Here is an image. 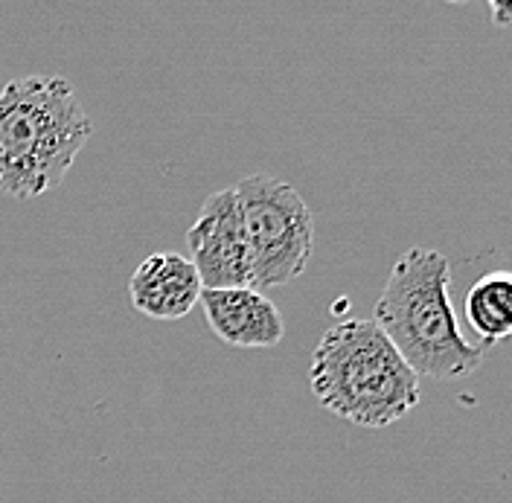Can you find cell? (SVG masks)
Wrapping results in <instances>:
<instances>
[{
	"label": "cell",
	"instance_id": "1",
	"mask_svg": "<svg viewBox=\"0 0 512 503\" xmlns=\"http://www.w3.org/2000/svg\"><path fill=\"white\" fill-rule=\"evenodd\" d=\"M91 134L94 123L67 79H12L0 91V192L27 201L62 187Z\"/></svg>",
	"mask_w": 512,
	"mask_h": 503
},
{
	"label": "cell",
	"instance_id": "2",
	"mask_svg": "<svg viewBox=\"0 0 512 503\" xmlns=\"http://www.w3.org/2000/svg\"><path fill=\"white\" fill-rule=\"evenodd\" d=\"M451 265L434 248L405 251L376 303V326L416 376L457 381L483 364V349L466 341L451 306Z\"/></svg>",
	"mask_w": 512,
	"mask_h": 503
},
{
	"label": "cell",
	"instance_id": "3",
	"mask_svg": "<svg viewBox=\"0 0 512 503\" xmlns=\"http://www.w3.org/2000/svg\"><path fill=\"white\" fill-rule=\"evenodd\" d=\"M309 384L323 408L361 428H387L419 405V376L367 317L341 320L323 332Z\"/></svg>",
	"mask_w": 512,
	"mask_h": 503
},
{
	"label": "cell",
	"instance_id": "4",
	"mask_svg": "<svg viewBox=\"0 0 512 503\" xmlns=\"http://www.w3.org/2000/svg\"><path fill=\"white\" fill-rule=\"evenodd\" d=\"M233 189L248 239L251 288L291 285L309 268L315 251V216L309 204L288 181L265 172L242 178Z\"/></svg>",
	"mask_w": 512,
	"mask_h": 503
},
{
	"label": "cell",
	"instance_id": "5",
	"mask_svg": "<svg viewBox=\"0 0 512 503\" xmlns=\"http://www.w3.org/2000/svg\"><path fill=\"white\" fill-rule=\"evenodd\" d=\"M187 245L201 288H251V256L236 189H219L201 204L187 230Z\"/></svg>",
	"mask_w": 512,
	"mask_h": 503
},
{
	"label": "cell",
	"instance_id": "6",
	"mask_svg": "<svg viewBox=\"0 0 512 503\" xmlns=\"http://www.w3.org/2000/svg\"><path fill=\"white\" fill-rule=\"evenodd\" d=\"M216 338L236 349H271L283 341L286 320L256 288H201L198 297Z\"/></svg>",
	"mask_w": 512,
	"mask_h": 503
},
{
	"label": "cell",
	"instance_id": "7",
	"mask_svg": "<svg viewBox=\"0 0 512 503\" xmlns=\"http://www.w3.org/2000/svg\"><path fill=\"white\" fill-rule=\"evenodd\" d=\"M128 297L137 312L155 320H181L198 306L201 280L190 256L160 251L146 256L128 280Z\"/></svg>",
	"mask_w": 512,
	"mask_h": 503
},
{
	"label": "cell",
	"instance_id": "8",
	"mask_svg": "<svg viewBox=\"0 0 512 503\" xmlns=\"http://www.w3.org/2000/svg\"><path fill=\"white\" fill-rule=\"evenodd\" d=\"M463 317L480 349L512 338V271H489L475 280L463 300Z\"/></svg>",
	"mask_w": 512,
	"mask_h": 503
},
{
	"label": "cell",
	"instance_id": "9",
	"mask_svg": "<svg viewBox=\"0 0 512 503\" xmlns=\"http://www.w3.org/2000/svg\"><path fill=\"white\" fill-rule=\"evenodd\" d=\"M489 18H492L498 27H512V3L492 0V3H489Z\"/></svg>",
	"mask_w": 512,
	"mask_h": 503
}]
</instances>
